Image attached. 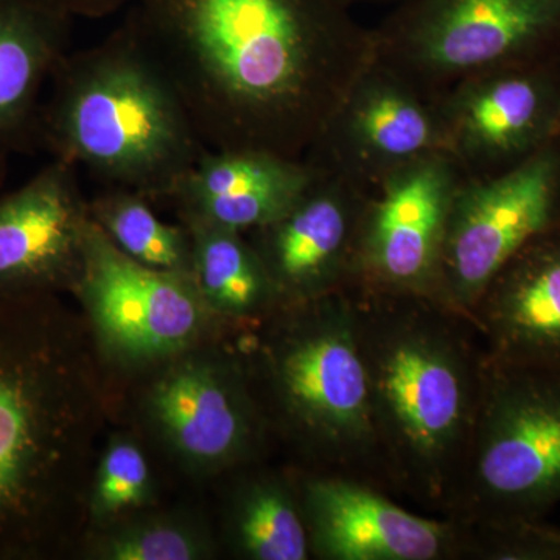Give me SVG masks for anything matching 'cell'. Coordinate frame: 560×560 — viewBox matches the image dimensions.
Wrapping results in <instances>:
<instances>
[{"instance_id": "obj_1", "label": "cell", "mask_w": 560, "mask_h": 560, "mask_svg": "<svg viewBox=\"0 0 560 560\" xmlns=\"http://www.w3.org/2000/svg\"><path fill=\"white\" fill-rule=\"evenodd\" d=\"M124 27L176 92L202 145L302 160L374 36L345 0H132Z\"/></svg>"}, {"instance_id": "obj_2", "label": "cell", "mask_w": 560, "mask_h": 560, "mask_svg": "<svg viewBox=\"0 0 560 560\" xmlns=\"http://www.w3.org/2000/svg\"><path fill=\"white\" fill-rule=\"evenodd\" d=\"M101 405L83 327L58 293L0 290V560L60 550Z\"/></svg>"}, {"instance_id": "obj_3", "label": "cell", "mask_w": 560, "mask_h": 560, "mask_svg": "<svg viewBox=\"0 0 560 560\" xmlns=\"http://www.w3.org/2000/svg\"><path fill=\"white\" fill-rule=\"evenodd\" d=\"M349 289L386 481L445 514L485 389L480 335L433 298Z\"/></svg>"}, {"instance_id": "obj_4", "label": "cell", "mask_w": 560, "mask_h": 560, "mask_svg": "<svg viewBox=\"0 0 560 560\" xmlns=\"http://www.w3.org/2000/svg\"><path fill=\"white\" fill-rule=\"evenodd\" d=\"M39 143L105 189L165 200L208 151L164 75L124 25L66 55L40 106Z\"/></svg>"}, {"instance_id": "obj_5", "label": "cell", "mask_w": 560, "mask_h": 560, "mask_svg": "<svg viewBox=\"0 0 560 560\" xmlns=\"http://www.w3.org/2000/svg\"><path fill=\"white\" fill-rule=\"evenodd\" d=\"M246 357L268 427L319 471L386 481L350 289L256 320Z\"/></svg>"}, {"instance_id": "obj_6", "label": "cell", "mask_w": 560, "mask_h": 560, "mask_svg": "<svg viewBox=\"0 0 560 560\" xmlns=\"http://www.w3.org/2000/svg\"><path fill=\"white\" fill-rule=\"evenodd\" d=\"M560 504V371L488 360L469 452L445 515L544 521Z\"/></svg>"}, {"instance_id": "obj_7", "label": "cell", "mask_w": 560, "mask_h": 560, "mask_svg": "<svg viewBox=\"0 0 560 560\" xmlns=\"http://www.w3.org/2000/svg\"><path fill=\"white\" fill-rule=\"evenodd\" d=\"M375 58L438 98L490 70L560 58V0H405L375 27Z\"/></svg>"}, {"instance_id": "obj_8", "label": "cell", "mask_w": 560, "mask_h": 560, "mask_svg": "<svg viewBox=\"0 0 560 560\" xmlns=\"http://www.w3.org/2000/svg\"><path fill=\"white\" fill-rule=\"evenodd\" d=\"M70 293L86 312L97 348L124 366L165 364L198 348L210 320L219 318L191 275L143 267L117 249L94 221L83 270Z\"/></svg>"}, {"instance_id": "obj_9", "label": "cell", "mask_w": 560, "mask_h": 560, "mask_svg": "<svg viewBox=\"0 0 560 560\" xmlns=\"http://www.w3.org/2000/svg\"><path fill=\"white\" fill-rule=\"evenodd\" d=\"M560 224V145L522 164L467 178L453 198L436 301L469 315L482 290L528 243Z\"/></svg>"}, {"instance_id": "obj_10", "label": "cell", "mask_w": 560, "mask_h": 560, "mask_svg": "<svg viewBox=\"0 0 560 560\" xmlns=\"http://www.w3.org/2000/svg\"><path fill=\"white\" fill-rule=\"evenodd\" d=\"M165 364L145 400L147 418L165 447L198 471L253 460L270 427L245 360L195 348Z\"/></svg>"}, {"instance_id": "obj_11", "label": "cell", "mask_w": 560, "mask_h": 560, "mask_svg": "<svg viewBox=\"0 0 560 560\" xmlns=\"http://www.w3.org/2000/svg\"><path fill=\"white\" fill-rule=\"evenodd\" d=\"M464 179L455 158L440 150L374 187L361 223L355 283L436 300L448 213Z\"/></svg>"}, {"instance_id": "obj_12", "label": "cell", "mask_w": 560, "mask_h": 560, "mask_svg": "<svg viewBox=\"0 0 560 560\" xmlns=\"http://www.w3.org/2000/svg\"><path fill=\"white\" fill-rule=\"evenodd\" d=\"M440 150L438 98L374 58L302 160L372 190L390 173Z\"/></svg>"}, {"instance_id": "obj_13", "label": "cell", "mask_w": 560, "mask_h": 560, "mask_svg": "<svg viewBox=\"0 0 560 560\" xmlns=\"http://www.w3.org/2000/svg\"><path fill=\"white\" fill-rule=\"evenodd\" d=\"M560 58L490 70L438 95L444 150L467 178H488L522 164L555 139Z\"/></svg>"}, {"instance_id": "obj_14", "label": "cell", "mask_w": 560, "mask_h": 560, "mask_svg": "<svg viewBox=\"0 0 560 560\" xmlns=\"http://www.w3.org/2000/svg\"><path fill=\"white\" fill-rule=\"evenodd\" d=\"M312 558L320 560L464 559L459 518H429L404 510L374 482L308 471L298 478Z\"/></svg>"}, {"instance_id": "obj_15", "label": "cell", "mask_w": 560, "mask_h": 560, "mask_svg": "<svg viewBox=\"0 0 560 560\" xmlns=\"http://www.w3.org/2000/svg\"><path fill=\"white\" fill-rule=\"evenodd\" d=\"M312 168L311 183L285 212L245 234L282 305L329 296L357 280L361 223L371 190L337 173Z\"/></svg>"}, {"instance_id": "obj_16", "label": "cell", "mask_w": 560, "mask_h": 560, "mask_svg": "<svg viewBox=\"0 0 560 560\" xmlns=\"http://www.w3.org/2000/svg\"><path fill=\"white\" fill-rule=\"evenodd\" d=\"M60 160L0 197V290L72 291L83 270L90 201Z\"/></svg>"}, {"instance_id": "obj_17", "label": "cell", "mask_w": 560, "mask_h": 560, "mask_svg": "<svg viewBox=\"0 0 560 560\" xmlns=\"http://www.w3.org/2000/svg\"><path fill=\"white\" fill-rule=\"evenodd\" d=\"M467 316L492 363L560 371V224L518 250Z\"/></svg>"}, {"instance_id": "obj_18", "label": "cell", "mask_w": 560, "mask_h": 560, "mask_svg": "<svg viewBox=\"0 0 560 560\" xmlns=\"http://www.w3.org/2000/svg\"><path fill=\"white\" fill-rule=\"evenodd\" d=\"M313 168L265 151L208 150L165 201L180 221H201L242 234L265 226L296 201Z\"/></svg>"}, {"instance_id": "obj_19", "label": "cell", "mask_w": 560, "mask_h": 560, "mask_svg": "<svg viewBox=\"0 0 560 560\" xmlns=\"http://www.w3.org/2000/svg\"><path fill=\"white\" fill-rule=\"evenodd\" d=\"M72 20L28 0H0V151L39 143L40 94L69 54Z\"/></svg>"}, {"instance_id": "obj_20", "label": "cell", "mask_w": 560, "mask_h": 560, "mask_svg": "<svg viewBox=\"0 0 560 560\" xmlns=\"http://www.w3.org/2000/svg\"><path fill=\"white\" fill-rule=\"evenodd\" d=\"M191 237V278L219 318L256 323L282 305L259 254L242 232L180 221Z\"/></svg>"}, {"instance_id": "obj_21", "label": "cell", "mask_w": 560, "mask_h": 560, "mask_svg": "<svg viewBox=\"0 0 560 560\" xmlns=\"http://www.w3.org/2000/svg\"><path fill=\"white\" fill-rule=\"evenodd\" d=\"M228 534L243 559H312L298 481L280 475L256 474L242 481L232 497Z\"/></svg>"}, {"instance_id": "obj_22", "label": "cell", "mask_w": 560, "mask_h": 560, "mask_svg": "<svg viewBox=\"0 0 560 560\" xmlns=\"http://www.w3.org/2000/svg\"><path fill=\"white\" fill-rule=\"evenodd\" d=\"M136 191L105 189L90 201L91 219L125 256L153 270L191 275L190 232L162 221Z\"/></svg>"}, {"instance_id": "obj_23", "label": "cell", "mask_w": 560, "mask_h": 560, "mask_svg": "<svg viewBox=\"0 0 560 560\" xmlns=\"http://www.w3.org/2000/svg\"><path fill=\"white\" fill-rule=\"evenodd\" d=\"M91 544L98 560H205L215 556V541L194 518L135 512L102 526Z\"/></svg>"}, {"instance_id": "obj_24", "label": "cell", "mask_w": 560, "mask_h": 560, "mask_svg": "<svg viewBox=\"0 0 560 560\" xmlns=\"http://www.w3.org/2000/svg\"><path fill=\"white\" fill-rule=\"evenodd\" d=\"M153 471L138 442L113 438L103 451L91 486L90 510L101 526L151 506Z\"/></svg>"}, {"instance_id": "obj_25", "label": "cell", "mask_w": 560, "mask_h": 560, "mask_svg": "<svg viewBox=\"0 0 560 560\" xmlns=\"http://www.w3.org/2000/svg\"><path fill=\"white\" fill-rule=\"evenodd\" d=\"M463 522L464 559L560 560V528L544 521Z\"/></svg>"}, {"instance_id": "obj_26", "label": "cell", "mask_w": 560, "mask_h": 560, "mask_svg": "<svg viewBox=\"0 0 560 560\" xmlns=\"http://www.w3.org/2000/svg\"><path fill=\"white\" fill-rule=\"evenodd\" d=\"M35 5L43 7L62 16L88 18V20H101V18L109 16L130 5L132 0H28Z\"/></svg>"}, {"instance_id": "obj_27", "label": "cell", "mask_w": 560, "mask_h": 560, "mask_svg": "<svg viewBox=\"0 0 560 560\" xmlns=\"http://www.w3.org/2000/svg\"><path fill=\"white\" fill-rule=\"evenodd\" d=\"M345 2L348 3L350 9H355L359 5H388L393 9L405 0H345Z\"/></svg>"}, {"instance_id": "obj_28", "label": "cell", "mask_w": 560, "mask_h": 560, "mask_svg": "<svg viewBox=\"0 0 560 560\" xmlns=\"http://www.w3.org/2000/svg\"><path fill=\"white\" fill-rule=\"evenodd\" d=\"M7 175V154L0 151V186H2L3 179Z\"/></svg>"}, {"instance_id": "obj_29", "label": "cell", "mask_w": 560, "mask_h": 560, "mask_svg": "<svg viewBox=\"0 0 560 560\" xmlns=\"http://www.w3.org/2000/svg\"><path fill=\"white\" fill-rule=\"evenodd\" d=\"M555 140L560 145V90H559L558 116H556Z\"/></svg>"}]
</instances>
